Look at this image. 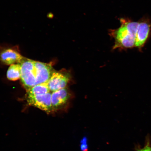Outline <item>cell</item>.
Returning a JSON list of instances; mask_svg holds the SVG:
<instances>
[{
  "mask_svg": "<svg viewBox=\"0 0 151 151\" xmlns=\"http://www.w3.org/2000/svg\"><path fill=\"white\" fill-rule=\"evenodd\" d=\"M120 27L118 29L111 30L110 34L114 38L116 47L132 48L135 45L136 36L139 23L127 20L120 19Z\"/></svg>",
  "mask_w": 151,
  "mask_h": 151,
  "instance_id": "1",
  "label": "cell"
},
{
  "mask_svg": "<svg viewBox=\"0 0 151 151\" xmlns=\"http://www.w3.org/2000/svg\"><path fill=\"white\" fill-rule=\"evenodd\" d=\"M35 61L24 58L19 63L21 66L20 80L26 91L36 85Z\"/></svg>",
  "mask_w": 151,
  "mask_h": 151,
  "instance_id": "2",
  "label": "cell"
},
{
  "mask_svg": "<svg viewBox=\"0 0 151 151\" xmlns=\"http://www.w3.org/2000/svg\"><path fill=\"white\" fill-rule=\"evenodd\" d=\"M52 93L35 96H27V101L28 105L35 107L48 114L53 113L51 101Z\"/></svg>",
  "mask_w": 151,
  "mask_h": 151,
  "instance_id": "3",
  "label": "cell"
},
{
  "mask_svg": "<svg viewBox=\"0 0 151 151\" xmlns=\"http://www.w3.org/2000/svg\"><path fill=\"white\" fill-rule=\"evenodd\" d=\"M18 46L0 49V61L6 65L20 63L24 58L19 52Z\"/></svg>",
  "mask_w": 151,
  "mask_h": 151,
  "instance_id": "4",
  "label": "cell"
},
{
  "mask_svg": "<svg viewBox=\"0 0 151 151\" xmlns=\"http://www.w3.org/2000/svg\"><path fill=\"white\" fill-rule=\"evenodd\" d=\"M70 75L65 71L54 72L48 83L50 92L66 88V86L70 80Z\"/></svg>",
  "mask_w": 151,
  "mask_h": 151,
  "instance_id": "5",
  "label": "cell"
},
{
  "mask_svg": "<svg viewBox=\"0 0 151 151\" xmlns=\"http://www.w3.org/2000/svg\"><path fill=\"white\" fill-rule=\"evenodd\" d=\"M35 63L36 73V85L48 83L55 71L52 65L37 61H35Z\"/></svg>",
  "mask_w": 151,
  "mask_h": 151,
  "instance_id": "6",
  "label": "cell"
},
{
  "mask_svg": "<svg viewBox=\"0 0 151 151\" xmlns=\"http://www.w3.org/2000/svg\"><path fill=\"white\" fill-rule=\"evenodd\" d=\"M70 97L69 91L66 88L52 92L51 101L53 113L64 108L69 101Z\"/></svg>",
  "mask_w": 151,
  "mask_h": 151,
  "instance_id": "7",
  "label": "cell"
},
{
  "mask_svg": "<svg viewBox=\"0 0 151 151\" xmlns=\"http://www.w3.org/2000/svg\"><path fill=\"white\" fill-rule=\"evenodd\" d=\"M150 30V25L148 22H142L139 25L136 36L135 46L141 47L148 39Z\"/></svg>",
  "mask_w": 151,
  "mask_h": 151,
  "instance_id": "8",
  "label": "cell"
},
{
  "mask_svg": "<svg viewBox=\"0 0 151 151\" xmlns=\"http://www.w3.org/2000/svg\"><path fill=\"white\" fill-rule=\"evenodd\" d=\"M47 83L35 85L27 91V96L41 95L50 92V91Z\"/></svg>",
  "mask_w": 151,
  "mask_h": 151,
  "instance_id": "9",
  "label": "cell"
},
{
  "mask_svg": "<svg viewBox=\"0 0 151 151\" xmlns=\"http://www.w3.org/2000/svg\"><path fill=\"white\" fill-rule=\"evenodd\" d=\"M21 66L20 64L11 65L7 72V77L9 80L16 81L20 79Z\"/></svg>",
  "mask_w": 151,
  "mask_h": 151,
  "instance_id": "10",
  "label": "cell"
},
{
  "mask_svg": "<svg viewBox=\"0 0 151 151\" xmlns=\"http://www.w3.org/2000/svg\"><path fill=\"white\" fill-rule=\"evenodd\" d=\"M87 139L86 137H84L81 141V149L82 151H87L88 149L87 145Z\"/></svg>",
  "mask_w": 151,
  "mask_h": 151,
  "instance_id": "11",
  "label": "cell"
},
{
  "mask_svg": "<svg viewBox=\"0 0 151 151\" xmlns=\"http://www.w3.org/2000/svg\"><path fill=\"white\" fill-rule=\"evenodd\" d=\"M151 149V147L149 146V145H147L145 146L144 148L140 149L137 151H150Z\"/></svg>",
  "mask_w": 151,
  "mask_h": 151,
  "instance_id": "12",
  "label": "cell"
},
{
  "mask_svg": "<svg viewBox=\"0 0 151 151\" xmlns=\"http://www.w3.org/2000/svg\"><path fill=\"white\" fill-rule=\"evenodd\" d=\"M150 151H151V149L150 150Z\"/></svg>",
  "mask_w": 151,
  "mask_h": 151,
  "instance_id": "13",
  "label": "cell"
}]
</instances>
